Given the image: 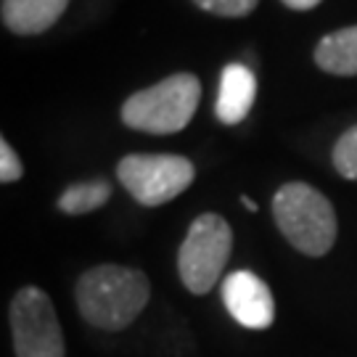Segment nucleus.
Wrapping results in <instances>:
<instances>
[{"label":"nucleus","mask_w":357,"mask_h":357,"mask_svg":"<svg viewBox=\"0 0 357 357\" xmlns=\"http://www.w3.org/2000/svg\"><path fill=\"white\" fill-rule=\"evenodd\" d=\"M75 299L79 315L101 331H122L151 299V283L141 270L125 265H98L82 273Z\"/></svg>","instance_id":"obj_1"},{"label":"nucleus","mask_w":357,"mask_h":357,"mask_svg":"<svg viewBox=\"0 0 357 357\" xmlns=\"http://www.w3.org/2000/svg\"><path fill=\"white\" fill-rule=\"evenodd\" d=\"M202 98L196 75L180 72L151 88L132 93L122 106V122L151 135H172L188 128Z\"/></svg>","instance_id":"obj_3"},{"label":"nucleus","mask_w":357,"mask_h":357,"mask_svg":"<svg viewBox=\"0 0 357 357\" xmlns=\"http://www.w3.org/2000/svg\"><path fill=\"white\" fill-rule=\"evenodd\" d=\"M66 6L69 0H3L0 16L16 35H40L61 19Z\"/></svg>","instance_id":"obj_9"},{"label":"nucleus","mask_w":357,"mask_h":357,"mask_svg":"<svg viewBox=\"0 0 357 357\" xmlns=\"http://www.w3.org/2000/svg\"><path fill=\"white\" fill-rule=\"evenodd\" d=\"M241 202H243V206H246V209H249V212H257V209H259V206L255 204V199H249V196H243Z\"/></svg>","instance_id":"obj_16"},{"label":"nucleus","mask_w":357,"mask_h":357,"mask_svg":"<svg viewBox=\"0 0 357 357\" xmlns=\"http://www.w3.org/2000/svg\"><path fill=\"white\" fill-rule=\"evenodd\" d=\"M233 249V230L215 212L196 217L178 252V273L185 289L196 296L212 291L228 265Z\"/></svg>","instance_id":"obj_4"},{"label":"nucleus","mask_w":357,"mask_h":357,"mask_svg":"<svg viewBox=\"0 0 357 357\" xmlns=\"http://www.w3.org/2000/svg\"><path fill=\"white\" fill-rule=\"evenodd\" d=\"M112 199V185L106 180H90V183H77L69 185L59 196V209L64 215H88L101 209Z\"/></svg>","instance_id":"obj_11"},{"label":"nucleus","mask_w":357,"mask_h":357,"mask_svg":"<svg viewBox=\"0 0 357 357\" xmlns=\"http://www.w3.org/2000/svg\"><path fill=\"white\" fill-rule=\"evenodd\" d=\"M222 302L230 318L241 323L243 328L265 331L275 320V302L268 283L252 270H236L222 281Z\"/></svg>","instance_id":"obj_7"},{"label":"nucleus","mask_w":357,"mask_h":357,"mask_svg":"<svg viewBox=\"0 0 357 357\" xmlns=\"http://www.w3.org/2000/svg\"><path fill=\"white\" fill-rule=\"evenodd\" d=\"M199 8H204L206 13H215V16H228V19H238L246 16L257 8L259 0H193Z\"/></svg>","instance_id":"obj_13"},{"label":"nucleus","mask_w":357,"mask_h":357,"mask_svg":"<svg viewBox=\"0 0 357 357\" xmlns=\"http://www.w3.org/2000/svg\"><path fill=\"white\" fill-rule=\"evenodd\" d=\"M24 175V167H22V159H19V153L11 149V143L0 141V180L3 183H13V180H19Z\"/></svg>","instance_id":"obj_14"},{"label":"nucleus","mask_w":357,"mask_h":357,"mask_svg":"<svg viewBox=\"0 0 357 357\" xmlns=\"http://www.w3.org/2000/svg\"><path fill=\"white\" fill-rule=\"evenodd\" d=\"M275 225L294 249L307 257H323L336 241L333 204L307 183H286L273 199Z\"/></svg>","instance_id":"obj_2"},{"label":"nucleus","mask_w":357,"mask_h":357,"mask_svg":"<svg viewBox=\"0 0 357 357\" xmlns=\"http://www.w3.org/2000/svg\"><path fill=\"white\" fill-rule=\"evenodd\" d=\"M315 64L336 77L357 75V26H347L318 43L315 48Z\"/></svg>","instance_id":"obj_10"},{"label":"nucleus","mask_w":357,"mask_h":357,"mask_svg":"<svg viewBox=\"0 0 357 357\" xmlns=\"http://www.w3.org/2000/svg\"><path fill=\"white\" fill-rule=\"evenodd\" d=\"M257 98V77L249 66L228 64L220 75V93H217V119L222 125H238L252 112Z\"/></svg>","instance_id":"obj_8"},{"label":"nucleus","mask_w":357,"mask_h":357,"mask_svg":"<svg viewBox=\"0 0 357 357\" xmlns=\"http://www.w3.org/2000/svg\"><path fill=\"white\" fill-rule=\"evenodd\" d=\"M333 167L347 180H357V125L349 128L333 146Z\"/></svg>","instance_id":"obj_12"},{"label":"nucleus","mask_w":357,"mask_h":357,"mask_svg":"<svg viewBox=\"0 0 357 357\" xmlns=\"http://www.w3.org/2000/svg\"><path fill=\"white\" fill-rule=\"evenodd\" d=\"M11 333L16 357H64V331L48 294L26 286L11 299Z\"/></svg>","instance_id":"obj_6"},{"label":"nucleus","mask_w":357,"mask_h":357,"mask_svg":"<svg viewBox=\"0 0 357 357\" xmlns=\"http://www.w3.org/2000/svg\"><path fill=\"white\" fill-rule=\"evenodd\" d=\"M116 178L138 204L162 206L191 185L196 167L175 153H130L116 165Z\"/></svg>","instance_id":"obj_5"},{"label":"nucleus","mask_w":357,"mask_h":357,"mask_svg":"<svg viewBox=\"0 0 357 357\" xmlns=\"http://www.w3.org/2000/svg\"><path fill=\"white\" fill-rule=\"evenodd\" d=\"M289 8H294V11H310V8H315L318 3H323V0H283Z\"/></svg>","instance_id":"obj_15"}]
</instances>
